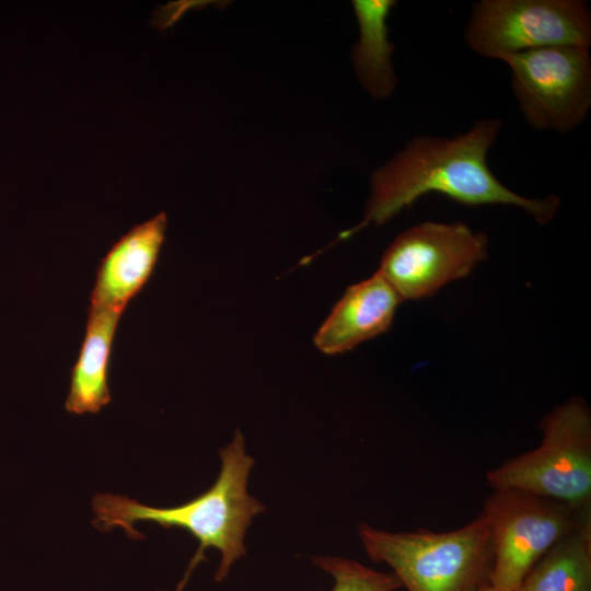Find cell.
<instances>
[{"label": "cell", "mask_w": 591, "mask_h": 591, "mask_svg": "<svg viewBox=\"0 0 591 591\" xmlns=\"http://www.w3.org/2000/svg\"><path fill=\"white\" fill-rule=\"evenodd\" d=\"M501 129V119L485 117L454 137H413L392 160L374 171L363 219L343 232L340 239L370 224L386 223L430 193L470 207H518L538 224L549 223L560 208V197L533 199L519 195L503 185L488 166V152Z\"/></svg>", "instance_id": "obj_1"}, {"label": "cell", "mask_w": 591, "mask_h": 591, "mask_svg": "<svg viewBox=\"0 0 591 591\" xmlns=\"http://www.w3.org/2000/svg\"><path fill=\"white\" fill-rule=\"evenodd\" d=\"M219 457L221 468L213 485L179 506L157 508L126 496L96 494L92 499L93 525L103 532L121 528L134 540L143 538L135 528L139 521L186 530L198 542V548L175 591H184L194 570L207 560L205 552L211 547L221 555L215 579L224 580L232 566L245 556L246 531L254 518L265 511V506L247 490L254 459L246 452L239 429L219 450Z\"/></svg>", "instance_id": "obj_2"}, {"label": "cell", "mask_w": 591, "mask_h": 591, "mask_svg": "<svg viewBox=\"0 0 591 591\" xmlns=\"http://www.w3.org/2000/svg\"><path fill=\"white\" fill-rule=\"evenodd\" d=\"M357 535L367 556L387 565L407 591H478L488 583L493 545L482 512L445 532H390L360 523Z\"/></svg>", "instance_id": "obj_3"}, {"label": "cell", "mask_w": 591, "mask_h": 591, "mask_svg": "<svg viewBox=\"0 0 591 591\" xmlns=\"http://www.w3.org/2000/svg\"><path fill=\"white\" fill-rule=\"evenodd\" d=\"M541 443L486 474L493 488H515L591 510V415L571 397L541 421Z\"/></svg>", "instance_id": "obj_4"}, {"label": "cell", "mask_w": 591, "mask_h": 591, "mask_svg": "<svg viewBox=\"0 0 591 591\" xmlns=\"http://www.w3.org/2000/svg\"><path fill=\"white\" fill-rule=\"evenodd\" d=\"M493 566L488 583L514 591L530 568L559 540L591 517L560 501L515 488H496L486 498Z\"/></svg>", "instance_id": "obj_5"}, {"label": "cell", "mask_w": 591, "mask_h": 591, "mask_svg": "<svg viewBox=\"0 0 591 591\" xmlns=\"http://www.w3.org/2000/svg\"><path fill=\"white\" fill-rule=\"evenodd\" d=\"M464 38L478 56L498 60L548 46L590 49L591 11L582 0H480Z\"/></svg>", "instance_id": "obj_6"}, {"label": "cell", "mask_w": 591, "mask_h": 591, "mask_svg": "<svg viewBox=\"0 0 591 591\" xmlns=\"http://www.w3.org/2000/svg\"><path fill=\"white\" fill-rule=\"evenodd\" d=\"M525 123L540 131L567 134L591 108V56L578 46H548L500 59Z\"/></svg>", "instance_id": "obj_7"}, {"label": "cell", "mask_w": 591, "mask_h": 591, "mask_svg": "<svg viewBox=\"0 0 591 591\" xmlns=\"http://www.w3.org/2000/svg\"><path fill=\"white\" fill-rule=\"evenodd\" d=\"M487 251V235L464 222L426 221L396 236L376 273L403 301L418 300L466 277Z\"/></svg>", "instance_id": "obj_8"}, {"label": "cell", "mask_w": 591, "mask_h": 591, "mask_svg": "<svg viewBox=\"0 0 591 591\" xmlns=\"http://www.w3.org/2000/svg\"><path fill=\"white\" fill-rule=\"evenodd\" d=\"M166 215L134 225L101 259L90 306L124 312L152 275L164 242Z\"/></svg>", "instance_id": "obj_9"}, {"label": "cell", "mask_w": 591, "mask_h": 591, "mask_svg": "<svg viewBox=\"0 0 591 591\" xmlns=\"http://www.w3.org/2000/svg\"><path fill=\"white\" fill-rule=\"evenodd\" d=\"M403 300L391 285L375 273L350 286L314 336L322 352L337 355L385 333Z\"/></svg>", "instance_id": "obj_10"}, {"label": "cell", "mask_w": 591, "mask_h": 591, "mask_svg": "<svg viewBox=\"0 0 591 591\" xmlns=\"http://www.w3.org/2000/svg\"><path fill=\"white\" fill-rule=\"evenodd\" d=\"M121 314L114 309L89 306L84 337L70 374L65 404L68 413L96 414L109 404L111 354Z\"/></svg>", "instance_id": "obj_11"}, {"label": "cell", "mask_w": 591, "mask_h": 591, "mask_svg": "<svg viewBox=\"0 0 591 591\" xmlns=\"http://www.w3.org/2000/svg\"><path fill=\"white\" fill-rule=\"evenodd\" d=\"M396 1L355 0L359 39L352 49V65L361 85L375 99L389 97L397 78L392 60L395 45L389 39L387 18Z\"/></svg>", "instance_id": "obj_12"}, {"label": "cell", "mask_w": 591, "mask_h": 591, "mask_svg": "<svg viewBox=\"0 0 591 591\" xmlns=\"http://www.w3.org/2000/svg\"><path fill=\"white\" fill-rule=\"evenodd\" d=\"M514 591H591V517L555 543Z\"/></svg>", "instance_id": "obj_13"}, {"label": "cell", "mask_w": 591, "mask_h": 591, "mask_svg": "<svg viewBox=\"0 0 591 591\" xmlns=\"http://www.w3.org/2000/svg\"><path fill=\"white\" fill-rule=\"evenodd\" d=\"M312 563L334 579L332 591H396L402 588L392 571H379L344 557H313Z\"/></svg>", "instance_id": "obj_14"}, {"label": "cell", "mask_w": 591, "mask_h": 591, "mask_svg": "<svg viewBox=\"0 0 591 591\" xmlns=\"http://www.w3.org/2000/svg\"><path fill=\"white\" fill-rule=\"evenodd\" d=\"M478 591H499V590H497L496 588H494V587L490 586L489 583H486V584L483 586Z\"/></svg>", "instance_id": "obj_15"}]
</instances>
